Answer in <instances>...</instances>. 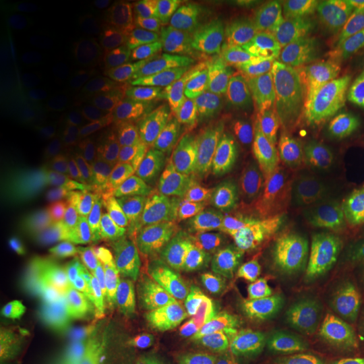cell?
Here are the masks:
<instances>
[{
	"label": "cell",
	"instance_id": "1",
	"mask_svg": "<svg viewBox=\"0 0 364 364\" xmlns=\"http://www.w3.org/2000/svg\"><path fill=\"white\" fill-rule=\"evenodd\" d=\"M341 219L333 209H324L294 227L275 250L284 284L296 294L304 293L338 240Z\"/></svg>",
	"mask_w": 364,
	"mask_h": 364
},
{
	"label": "cell",
	"instance_id": "2",
	"mask_svg": "<svg viewBox=\"0 0 364 364\" xmlns=\"http://www.w3.org/2000/svg\"><path fill=\"white\" fill-rule=\"evenodd\" d=\"M264 9L254 3H234L216 18L212 39L218 50L251 66L255 72L270 57Z\"/></svg>",
	"mask_w": 364,
	"mask_h": 364
},
{
	"label": "cell",
	"instance_id": "3",
	"mask_svg": "<svg viewBox=\"0 0 364 364\" xmlns=\"http://www.w3.org/2000/svg\"><path fill=\"white\" fill-rule=\"evenodd\" d=\"M205 97L186 76L159 78L147 88L146 108L158 130L185 134L193 130L204 112Z\"/></svg>",
	"mask_w": 364,
	"mask_h": 364
},
{
	"label": "cell",
	"instance_id": "4",
	"mask_svg": "<svg viewBox=\"0 0 364 364\" xmlns=\"http://www.w3.org/2000/svg\"><path fill=\"white\" fill-rule=\"evenodd\" d=\"M329 324V308L304 296L296 301L270 348L289 364H302L318 350L328 333Z\"/></svg>",
	"mask_w": 364,
	"mask_h": 364
},
{
	"label": "cell",
	"instance_id": "5",
	"mask_svg": "<svg viewBox=\"0 0 364 364\" xmlns=\"http://www.w3.org/2000/svg\"><path fill=\"white\" fill-rule=\"evenodd\" d=\"M299 216V205H285L248 196L225 223L227 245H264L291 231Z\"/></svg>",
	"mask_w": 364,
	"mask_h": 364
},
{
	"label": "cell",
	"instance_id": "6",
	"mask_svg": "<svg viewBox=\"0 0 364 364\" xmlns=\"http://www.w3.org/2000/svg\"><path fill=\"white\" fill-rule=\"evenodd\" d=\"M353 135H364V111L326 107L291 127L263 158L273 159Z\"/></svg>",
	"mask_w": 364,
	"mask_h": 364
},
{
	"label": "cell",
	"instance_id": "7",
	"mask_svg": "<svg viewBox=\"0 0 364 364\" xmlns=\"http://www.w3.org/2000/svg\"><path fill=\"white\" fill-rule=\"evenodd\" d=\"M362 263V248L351 235L338 237L336 246L313 277L305 296L329 306H338L353 287Z\"/></svg>",
	"mask_w": 364,
	"mask_h": 364
},
{
	"label": "cell",
	"instance_id": "8",
	"mask_svg": "<svg viewBox=\"0 0 364 364\" xmlns=\"http://www.w3.org/2000/svg\"><path fill=\"white\" fill-rule=\"evenodd\" d=\"M363 153L364 135H353L263 161L260 162V168L264 173L285 171L331 176L344 169Z\"/></svg>",
	"mask_w": 364,
	"mask_h": 364
},
{
	"label": "cell",
	"instance_id": "9",
	"mask_svg": "<svg viewBox=\"0 0 364 364\" xmlns=\"http://www.w3.org/2000/svg\"><path fill=\"white\" fill-rule=\"evenodd\" d=\"M242 294L232 266L225 262L213 263L201 275L193 291L195 314L213 324L232 329Z\"/></svg>",
	"mask_w": 364,
	"mask_h": 364
},
{
	"label": "cell",
	"instance_id": "10",
	"mask_svg": "<svg viewBox=\"0 0 364 364\" xmlns=\"http://www.w3.org/2000/svg\"><path fill=\"white\" fill-rule=\"evenodd\" d=\"M318 69L328 103L364 111V61L341 52L326 53Z\"/></svg>",
	"mask_w": 364,
	"mask_h": 364
},
{
	"label": "cell",
	"instance_id": "11",
	"mask_svg": "<svg viewBox=\"0 0 364 364\" xmlns=\"http://www.w3.org/2000/svg\"><path fill=\"white\" fill-rule=\"evenodd\" d=\"M314 111L294 119L275 122L269 126H254L231 136L209 141L208 149L236 166L250 165L254 161L263 158L287 131L311 117Z\"/></svg>",
	"mask_w": 364,
	"mask_h": 364
},
{
	"label": "cell",
	"instance_id": "12",
	"mask_svg": "<svg viewBox=\"0 0 364 364\" xmlns=\"http://www.w3.org/2000/svg\"><path fill=\"white\" fill-rule=\"evenodd\" d=\"M95 336H39L16 347L7 364H95Z\"/></svg>",
	"mask_w": 364,
	"mask_h": 364
},
{
	"label": "cell",
	"instance_id": "13",
	"mask_svg": "<svg viewBox=\"0 0 364 364\" xmlns=\"http://www.w3.org/2000/svg\"><path fill=\"white\" fill-rule=\"evenodd\" d=\"M255 176H245L228 181L192 189L182 197V207L197 218L215 225H225L236 208L251 192Z\"/></svg>",
	"mask_w": 364,
	"mask_h": 364
},
{
	"label": "cell",
	"instance_id": "14",
	"mask_svg": "<svg viewBox=\"0 0 364 364\" xmlns=\"http://www.w3.org/2000/svg\"><path fill=\"white\" fill-rule=\"evenodd\" d=\"M255 73L243 61L216 49L205 57L200 75V90L209 105H216L251 90Z\"/></svg>",
	"mask_w": 364,
	"mask_h": 364
},
{
	"label": "cell",
	"instance_id": "15",
	"mask_svg": "<svg viewBox=\"0 0 364 364\" xmlns=\"http://www.w3.org/2000/svg\"><path fill=\"white\" fill-rule=\"evenodd\" d=\"M296 293L287 285L257 293H243L235 326H257L273 341L296 304Z\"/></svg>",
	"mask_w": 364,
	"mask_h": 364
},
{
	"label": "cell",
	"instance_id": "16",
	"mask_svg": "<svg viewBox=\"0 0 364 364\" xmlns=\"http://www.w3.org/2000/svg\"><path fill=\"white\" fill-rule=\"evenodd\" d=\"M254 196L285 205H299L313 197L331 196L328 177L308 173L274 171L255 176L251 182Z\"/></svg>",
	"mask_w": 364,
	"mask_h": 364
},
{
	"label": "cell",
	"instance_id": "17",
	"mask_svg": "<svg viewBox=\"0 0 364 364\" xmlns=\"http://www.w3.org/2000/svg\"><path fill=\"white\" fill-rule=\"evenodd\" d=\"M248 173L216 154L189 153L180 159L165 176L164 183L174 189L192 191L232 178L245 177Z\"/></svg>",
	"mask_w": 364,
	"mask_h": 364
},
{
	"label": "cell",
	"instance_id": "18",
	"mask_svg": "<svg viewBox=\"0 0 364 364\" xmlns=\"http://www.w3.org/2000/svg\"><path fill=\"white\" fill-rule=\"evenodd\" d=\"M232 251V270L242 293L267 291L285 285L277 255L266 245H243Z\"/></svg>",
	"mask_w": 364,
	"mask_h": 364
},
{
	"label": "cell",
	"instance_id": "19",
	"mask_svg": "<svg viewBox=\"0 0 364 364\" xmlns=\"http://www.w3.org/2000/svg\"><path fill=\"white\" fill-rule=\"evenodd\" d=\"M320 82L318 66L301 64L281 55H270L255 73L252 92L262 102L279 92Z\"/></svg>",
	"mask_w": 364,
	"mask_h": 364
},
{
	"label": "cell",
	"instance_id": "20",
	"mask_svg": "<svg viewBox=\"0 0 364 364\" xmlns=\"http://www.w3.org/2000/svg\"><path fill=\"white\" fill-rule=\"evenodd\" d=\"M263 102L252 90L235 95L220 103L209 105L207 112L210 141L231 136L254 127L260 120Z\"/></svg>",
	"mask_w": 364,
	"mask_h": 364
},
{
	"label": "cell",
	"instance_id": "21",
	"mask_svg": "<svg viewBox=\"0 0 364 364\" xmlns=\"http://www.w3.org/2000/svg\"><path fill=\"white\" fill-rule=\"evenodd\" d=\"M341 223L350 231L364 210V153L328 177Z\"/></svg>",
	"mask_w": 364,
	"mask_h": 364
},
{
	"label": "cell",
	"instance_id": "22",
	"mask_svg": "<svg viewBox=\"0 0 364 364\" xmlns=\"http://www.w3.org/2000/svg\"><path fill=\"white\" fill-rule=\"evenodd\" d=\"M230 331V328L213 324L193 313L182 328L185 364H218L221 347Z\"/></svg>",
	"mask_w": 364,
	"mask_h": 364
},
{
	"label": "cell",
	"instance_id": "23",
	"mask_svg": "<svg viewBox=\"0 0 364 364\" xmlns=\"http://www.w3.org/2000/svg\"><path fill=\"white\" fill-rule=\"evenodd\" d=\"M362 4L363 1L360 0H317L313 36L320 39L326 48L336 45L359 15Z\"/></svg>",
	"mask_w": 364,
	"mask_h": 364
},
{
	"label": "cell",
	"instance_id": "24",
	"mask_svg": "<svg viewBox=\"0 0 364 364\" xmlns=\"http://www.w3.org/2000/svg\"><path fill=\"white\" fill-rule=\"evenodd\" d=\"M326 99L321 82L279 92L263 102L260 120L282 122L312 112Z\"/></svg>",
	"mask_w": 364,
	"mask_h": 364
},
{
	"label": "cell",
	"instance_id": "25",
	"mask_svg": "<svg viewBox=\"0 0 364 364\" xmlns=\"http://www.w3.org/2000/svg\"><path fill=\"white\" fill-rule=\"evenodd\" d=\"M156 43L164 61L177 70H197L204 65L205 58L197 42L183 28L174 27L161 33Z\"/></svg>",
	"mask_w": 364,
	"mask_h": 364
},
{
	"label": "cell",
	"instance_id": "26",
	"mask_svg": "<svg viewBox=\"0 0 364 364\" xmlns=\"http://www.w3.org/2000/svg\"><path fill=\"white\" fill-rule=\"evenodd\" d=\"M224 245H227V234L224 225H220L207 236L192 243L181 245L161 255L159 277L177 273L197 260L219 251Z\"/></svg>",
	"mask_w": 364,
	"mask_h": 364
},
{
	"label": "cell",
	"instance_id": "27",
	"mask_svg": "<svg viewBox=\"0 0 364 364\" xmlns=\"http://www.w3.org/2000/svg\"><path fill=\"white\" fill-rule=\"evenodd\" d=\"M317 0H284L269 9L274 33L284 36H313V19Z\"/></svg>",
	"mask_w": 364,
	"mask_h": 364
},
{
	"label": "cell",
	"instance_id": "28",
	"mask_svg": "<svg viewBox=\"0 0 364 364\" xmlns=\"http://www.w3.org/2000/svg\"><path fill=\"white\" fill-rule=\"evenodd\" d=\"M270 344L257 326H234L224 340L218 364H248Z\"/></svg>",
	"mask_w": 364,
	"mask_h": 364
},
{
	"label": "cell",
	"instance_id": "29",
	"mask_svg": "<svg viewBox=\"0 0 364 364\" xmlns=\"http://www.w3.org/2000/svg\"><path fill=\"white\" fill-rule=\"evenodd\" d=\"M191 139H162L151 144L139 161V171L146 178H158L169 170L192 149Z\"/></svg>",
	"mask_w": 364,
	"mask_h": 364
},
{
	"label": "cell",
	"instance_id": "30",
	"mask_svg": "<svg viewBox=\"0 0 364 364\" xmlns=\"http://www.w3.org/2000/svg\"><path fill=\"white\" fill-rule=\"evenodd\" d=\"M156 294L162 302V309L170 320L182 329L195 313L193 291L180 277H168L156 287Z\"/></svg>",
	"mask_w": 364,
	"mask_h": 364
},
{
	"label": "cell",
	"instance_id": "31",
	"mask_svg": "<svg viewBox=\"0 0 364 364\" xmlns=\"http://www.w3.org/2000/svg\"><path fill=\"white\" fill-rule=\"evenodd\" d=\"M270 52L308 65H318L326 45L312 34L284 36L272 31L269 39Z\"/></svg>",
	"mask_w": 364,
	"mask_h": 364
},
{
	"label": "cell",
	"instance_id": "32",
	"mask_svg": "<svg viewBox=\"0 0 364 364\" xmlns=\"http://www.w3.org/2000/svg\"><path fill=\"white\" fill-rule=\"evenodd\" d=\"M149 318L156 331L166 364H185V341L182 329L176 326L161 306H150Z\"/></svg>",
	"mask_w": 364,
	"mask_h": 364
},
{
	"label": "cell",
	"instance_id": "33",
	"mask_svg": "<svg viewBox=\"0 0 364 364\" xmlns=\"http://www.w3.org/2000/svg\"><path fill=\"white\" fill-rule=\"evenodd\" d=\"M161 224L170 239L181 245L196 242L220 227L197 218L186 209L170 210L162 218Z\"/></svg>",
	"mask_w": 364,
	"mask_h": 364
},
{
	"label": "cell",
	"instance_id": "34",
	"mask_svg": "<svg viewBox=\"0 0 364 364\" xmlns=\"http://www.w3.org/2000/svg\"><path fill=\"white\" fill-rule=\"evenodd\" d=\"M317 364H364V347L350 338L341 320L333 328Z\"/></svg>",
	"mask_w": 364,
	"mask_h": 364
},
{
	"label": "cell",
	"instance_id": "35",
	"mask_svg": "<svg viewBox=\"0 0 364 364\" xmlns=\"http://www.w3.org/2000/svg\"><path fill=\"white\" fill-rule=\"evenodd\" d=\"M136 320L138 318H135V314L131 311L119 308L102 320L99 326V338L138 352Z\"/></svg>",
	"mask_w": 364,
	"mask_h": 364
},
{
	"label": "cell",
	"instance_id": "36",
	"mask_svg": "<svg viewBox=\"0 0 364 364\" xmlns=\"http://www.w3.org/2000/svg\"><path fill=\"white\" fill-rule=\"evenodd\" d=\"M136 201V195L131 189H112L96 200L93 216L105 223H123L132 218Z\"/></svg>",
	"mask_w": 364,
	"mask_h": 364
},
{
	"label": "cell",
	"instance_id": "37",
	"mask_svg": "<svg viewBox=\"0 0 364 364\" xmlns=\"http://www.w3.org/2000/svg\"><path fill=\"white\" fill-rule=\"evenodd\" d=\"M15 46L28 60H46L58 50L60 43L48 30L26 27L16 34Z\"/></svg>",
	"mask_w": 364,
	"mask_h": 364
},
{
	"label": "cell",
	"instance_id": "38",
	"mask_svg": "<svg viewBox=\"0 0 364 364\" xmlns=\"http://www.w3.org/2000/svg\"><path fill=\"white\" fill-rule=\"evenodd\" d=\"M126 285L117 275H109L92 293L88 302V314L92 318H105L108 314L119 309L124 296Z\"/></svg>",
	"mask_w": 364,
	"mask_h": 364
},
{
	"label": "cell",
	"instance_id": "39",
	"mask_svg": "<svg viewBox=\"0 0 364 364\" xmlns=\"http://www.w3.org/2000/svg\"><path fill=\"white\" fill-rule=\"evenodd\" d=\"M58 85L68 95L81 99H97L107 91L103 78L92 72L76 69H69L60 73Z\"/></svg>",
	"mask_w": 364,
	"mask_h": 364
},
{
	"label": "cell",
	"instance_id": "40",
	"mask_svg": "<svg viewBox=\"0 0 364 364\" xmlns=\"http://www.w3.org/2000/svg\"><path fill=\"white\" fill-rule=\"evenodd\" d=\"M21 22L45 26H66L77 19V14L70 7L58 4L33 6L18 14Z\"/></svg>",
	"mask_w": 364,
	"mask_h": 364
},
{
	"label": "cell",
	"instance_id": "41",
	"mask_svg": "<svg viewBox=\"0 0 364 364\" xmlns=\"http://www.w3.org/2000/svg\"><path fill=\"white\" fill-rule=\"evenodd\" d=\"M340 320L350 338L364 347V274L353 287Z\"/></svg>",
	"mask_w": 364,
	"mask_h": 364
},
{
	"label": "cell",
	"instance_id": "42",
	"mask_svg": "<svg viewBox=\"0 0 364 364\" xmlns=\"http://www.w3.org/2000/svg\"><path fill=\"white\" fill-rule=\"evenodd\" d=\"M84 109L80 105L69 102L53 103L42 112V120L50 129L72 130L77 129L84 122Z\"/></svg>",
	"mask_w": 364,
	"mask_h": 364
},
{
	"label": "cell",
	"instance_id": "43",
	"mask_svg": "<svg viewBox=\"0 0 364 364\" xmlns=\"http://www.w3.org/2000/svg\"><path fill=\"white\" fill-rule=\"evenodd\" d=\"M43 164L46 170L60 178H66L81 165L82 156L75 149L66 146H52L43 151Z\"/></svg>",
	"mask_w": 364,
	"mask_h": 364
},
{
	"label": "cell",
	"instance_id": "44",
	"mask_svg": "<svg viewBox=\"0 0 364 364\" xmlns=\"http://www.w3.org/2000/svg\"><path fill=\"white\" fill-rule=\"evenodd\" d=\"M93 352L95 364H156L144 359L134 350L108 343L96 336L93 343Z\"/></svg>",
	"mask_w": 364,
	"mask_h": 364
},
{
	"label": "cell",
	"instance_id": "45",
	"mask_svg": "<svg viewBox=\"0 0 364 364\" xmlns=\"http://www.w3.org/2000/svg\"><path fill=\"white\" fill-rule=\"evenodd\" d=\"M138 353L156 364H166L162 348L156 338V331L149 318L147 312L141 313L136 320Z\"/></svg>",
	"mask_w": 364,
	"mask_h": 364
},
{
	"label": "cell",
	"instance_id": "46",
	"mask_svg": "<svg viewBox=\"0 0 364 364\" xmlns=\"http://www.w3.org/2000/svg\"><path fill=\"white\" fill-rule=\"evenodd\" d=\"M168 234L159 221H144L132 234V247L135 251L159 252L168 243Z\"/></svg>",
	"mask_w": 364,
	"mask_h": 364
},
{
	"label": "cell",
	"instance_id": "47",
	"mask_svg": "<svg viewBox=\"0 0 364 364\" xmlns=\"http://www.w3.org/2000/svg\"><path fill=\"white\" fill-rule=\"evenodd\" d=\"M105 144L112 156L122 159H129L136 153L139 142L136 131L123 124L114 127L107 134Z\"/></svg>",
	"mask_w": 364,
	"mask_h": 364
},
{
	"label": "cell",
	"instance_id": "48",
	"mask_svg": "<svg viewBox=\"0 0 364 364\" xmlns=\"http://www.w3.org/2000/svg\"><path fill=\"white\" fill-rule=\"evenodd\" d=\"M54 192L60 197V200L69 203V204H77L81 201H85L95 195L96 188L90 180L82 177H66L61 178L54 183Z\"/></svg>",
	"mask_w": 364,
	"mask_h": 364
},
{
	"label": "cell",
	"instance_id": "49",
	"mask_svg": "<svg viewBox=\"0 0 364 364\" xmlns=\"http://www.w3.org/2000/svg\"><path fill=\"white\" fill-rule=\"evenodd\" d=\"M78 269L92 278L109 277L112 272V258L105 251L75 252L70 255Z\"/></svg>",
	"mask_w": 364,
	"mask_h": 364
},
{
	"label": "cell",
	"instance_id": "50",
	"mask_svg": "<svg viewBox=\"0 0 364 364\" xmlns=\"http://www.w3.org/2000/svg\"><path fill=\"white\" fill-rule=\"evenodd\" d=\"M340 49L352 58L364 61V11L356 16L340 39Z\"/></svg>",
	"mask_w": 364,
	"mask_h": 364
},
{
	"label": "cell",
	"instance_id": "51",
	"mask_svg": "<svg viewBox=\"0 0 364 364\" xmlns=\"http://www.w3.org/2000/svg\"><path fill=\"white\" fill-rule=\"evenodd\" d=\"M159 275L153 272H149L142 267H138L127 262L124 272V285L130 293H146L156 287V278Z\"/></svg>",
	"mask_w": 364,
	"mask_h": 364
},
{
	"label": "cell",
	"instance_id": "52",
	"mask_svg": "<svg viewBox=\"0 0 364 364\" xmlns=\"http://www.w3.org/2000/svg\"><path fill=\"white\" fill-rule=\"evenodd\" d=\"M221 7L220 0H191L186 3L188 11L196 18H209L219 11Z\"/></svg>",
	"mask_w": 364,
	"mask_h": 364
},
{
	"label": "cell",
	"instance_id": "53",
	"mask_svg": "<svg viewBox=\"0 0 364 364\" xmlns=\"http://www.w3.org/2000/svg\"><path fill=\"white\" fill-rule=\"evenodd\" d=\"M130 263L146 269L149 272L158 274L159 275V262L161 257H158L154 252H149V251H134V254L131 255Z\"/></svg>",
	"mask_w": 364,
	"mask_h": 364
},
{
	"label": "cell",
	"instance_id": "54",
	"mask_svg": "<svg viewBox=\"0 0 364 364\" xmlns=\"http://www.w3.org/2000/svg\"><path fill=\"white\" fill-rule=\"evenodd\" d=\"M69 224L66 223L65 219L63 218H53L48 224L46 228V235L50 240L54 242H61L69 235Z\"/></svg>",
	"mask_w": 364,
	"mask_h": 364
},
{
	"label": "cell",
	"instance_id": "55",
	"mask_svg": "<svg viewBox=\"0 0 364 364\" xmlns=\"http://www.w3.org/2000/svg\"><path fill=\"white\" fill-rule=\"evenodd\" d=\"M248 364H289L284 358H281L279 355H277L272 350H266V351L259 353L254 360H251Z\"/></svg>",
	"mask_w": 364,
	"mask_h": 364
},
{
	"label": "cell",
	"instance_id": "56",
	"mask_svg": "<svg viewBox=\"0 0 364 364\" xmlns=\"http://www.w3.org/2000/svg\"><path fill=\"white\" fill-rule=\"evenodd\" d=\"M351 236L355 239V242L359 245V247L364 248V210L362 212V215L358 218L356 223L353 224Z\"/></svg>",
	"mask_w": 364,
	"mask_h": 364
}]
</instances>
